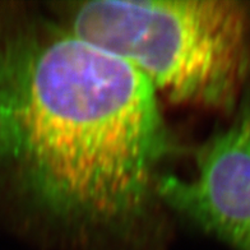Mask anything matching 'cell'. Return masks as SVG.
I'll list each match as a JSON object with an SVG mask.
<instances>
[{
    "label": "cell",
    "mask_w": 250,
    "mask_h": 250,
    "mask_svg": "<svg viewBox=\"0 0 250 250\" xmlns=\"http://www.w3.org/2000/svg\"><path fill=\"white\" fill-rule=\"evenodd\" d=\"M180 153L160 97L118 56L32 4L0 8V211L53 250H162Z\"/></svg>",
    "instance_id": "obj_1"
},
{
    "label": "cell",
    "mask_w": 250,
    "mask_h": 250,
    "mask_svg": "<svg viewBox=\"0 0 250 250\" xmlns=\"http://www.w3.org/2000/svg\"><path fill=\"white\" fill-rule=\"evenodd\" d=\"M158 190L174 218L232 250H250V84L230 123L197 148L194 172H170Z\"/></svg>",
    "instance_id": "obj_3"
},
{
    "label": "cell",
    "mask_w": 250,
    "mask_h": 250,
    "mask_svg": "<svg viewBox=\"0 0 250 250\" xmlns=\"http://www.w3.org/2000/svg\"><path fill=\"white\" fill-rule=\"evenodd\" d=\"M81 39L133 66L174 104L232 114L249 87L250 9L235 0L47 4Z\"/></svg>",
    "instance_id": "obj_2"
}]
</instances>
